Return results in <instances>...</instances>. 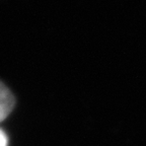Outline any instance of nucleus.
Masks as SVG:
<instances>
[{
    "mask_svg": "<svg viewBox=\"0 0 146 146\" xmlns=\"http://www.w3.org/2000/svg\"><path fill=\"white\" fill-rule=\"evenodd\" d=\"M15 105L13 94L2 82H0V122L9 116Z\"/></svg>",
    "mask_w": 146,
    "mask_h": 146,
    "instance_id": "obj_1",
    "label": "nucleus"
},
{
    "mask_svg": "<svg viewBox=\"0 0 146 146\" xmlns=\"http://www.w3.org/2000/svg\"><path fill=\"white\" fill-rule=\"evenodd\" d=\"M8 145V138L5 134L4 131L0 128V146H7Z\"/></svg>",
    "mask_w": 146,
    "mask_h": 146,
    "instance_id": "obj_2",
    "label": "nucleus"
}]
</instances>
